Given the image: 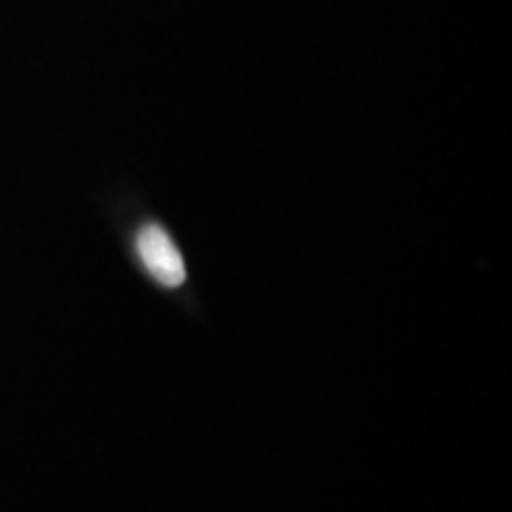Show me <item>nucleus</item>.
<instances>
[{
  "label": "nucleus",
  "mask_w": 512,
  "mask_h": 512,
  "mask_svg": "<svg viewBox=\"0 0 512 512\" xmlns=\"http://www.w3.org/2000/svg\"><path fill=\"white\" fill-rule=\"evenodd\" d=\"M136 247L147 273L159 285L174 290V287H181L185 283V261L181 249L176 247V242L171 240V235L162 226L147 223L138 233Z\"/></svg>",
  "instance_id": "obj_1"
}]
</instances>
